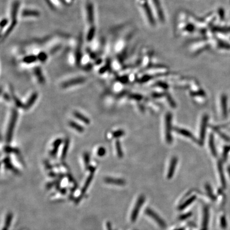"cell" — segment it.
I'll list each match as a JSON object with an SVG mask.
<instances>
[{
  "instance_id": "6da1fadb",
  "label": "cell",
  "mask_w": 230,
  "mask_h": 230,
  "mask_svg": "<svg viewBox=\"0 0 230 230\" xmlns=\"http://www.w3.org/2000/svg\"><path fill=\"white\" fill-rule=\"evenodd\" d=\"M157 21L160 23H166V15L161 0H149Z\"/></svg>"
},
{
  "instance_id": "7a4b0ae2",
  "label": "cell",
  "mask_w": 230,
  "mask_h": 230,
  "mask_svg": "<svg viewBox=\"0 0 230 230\" xmlns=\"http://www.w3.org/2000/svg\"><path fill=\"white\" fill-rule=\"evenodd\" d=\"M18 117V113L17 110L15 109L12 110L10 119L9 121V124L8 125V129L6 133V137H5L6 142L8 143H10L11 142Z\"/></svg>"
},
{
  "instance_id": "3957f363",
  "label": "cell",
  "mask_w": 230,
  "mask_h": 230,
  "mask_svg": "<svg viewBox=\"0 0 230 230\" xmlns=\"http://www.w3.org/2000/svg\"><path fill=\"white\" fill-rule=\"evenodd\" d=\"M144 200H145V198H144V196L142 195H140L137 199L136 205L134 208V209L131 215V219L132 222H134L136 221L137 216L139 215L140 209L141 207L142 206V205L144 203Z\"/></svg>"
},
{
  "instance_id": "277c9868",
  "label": "cell",
  "mask_w": 230,
  "mask_h": 230,
  "mask_svg": "<svg viewBox=\"0 0 230 230\" xmlns=\"http://www.w3.org/2000/svg\"><path fill=\"white\" fill-rule=\"evenodd\" d=\"M145 214L148 215L149 216H150L152 219H153L158 224L160 227L164 229L166 227V224L164 222V220L161 219L158 215L154 211H152L151 209L147 208L145 210Z\"/></svg>"
},
{
  "instance_id": "5b68a950",
  "label": "cell",
  "mask_w": 230,
  "mask_h": 230,
  "mask_svg": "<svg viewBox=\"0 0 230 230\" xmlns=\"http://www.w3.org/2000/svg\"><path fill=\"white\" fill-rule=\"evenodd\" d=\"M166 136L168 143H171L172 141L171 136V122H172V115L168 113L166 116Z\"/></svg>"
},
{
  "instance_id": "8992f818",
  "label": "cell",
  "mask_w": 230,
  "mask_h": 230,
  "mask_svg": "<svg viewBox=\"0 0 230 230\" xmlns=\"http://www.w3.org/2000/svg\"><path fill=\"white\" fill-rule=\"evenodd\" d=\"M86 82V78L83 77H79L77 78H73L67 81L66 82H63L61 84L63 88H68L71 86H74L75 85H78L80 84H83Z\"/></svg>"
},
{
  "instance_id": "52a82bcc",
  "label": "cell",
  "mask_w": 230,
  "mask_h": 230,
  "mask_svg": "<svg viewBox=\"0 0 230 230\" xmlns=\"http://www.w3.org/2000/svg\"><path fill=\"white\" fill-rule=\"evenodd\" d=\"M209 209L208 207L205 206L203 208V223L201 230H207L208 224L209 221Z\"/></svg>"
},
{
  "instance_id": "ba28073f",
  "label": "cell",
  "mask_w": 230,
  "mask_h": 230,
  "mask_svg": "<svg viewBox=\"0 0 230 230\" xmlns=\"http://www.w3.org/2000/svg\"><path fill=\"white\" fill-rule=\"evenodd\" d=\"M177 163V158L175 157H173V158L171 160V164H170V166H169V168L168 172V179H171L173 177V176L174 175V172H175V170L176 166Z\"/></svg>"
},
{
  "instance_id": "9c48e42d",
  "label": "cell",
  "mask_w": 230,
  "mask_h": 230,
  "mask_svg": "<svg viewBox=\"0 0 230 230\" xmlns=\"http://www.w3.org/2000/svg\"><path fill=\"white\" fill-rule=\"evenodd\" d=\"M207 121H208V116H204L203 117L201 125V129H200V136L201 138L200 141L203 142L204 137L205 136V133H206V126H207Z\"/></svg>"
},
{
  "instance_id": "30bf717a",
  "label": "cell",
  "mask_w": 230,
  "mask_h": 230,
  "mask_svg": "<svg viewBox=\"0 0 230 230\" xmlns=\"http://www.w3.org/2000/svg\"><path fill=\"white\" fill-rule=\"evenodd\" d=\"M38 98V93L36 92H34L32 94L31 97L29 98L27 101L25 105H24L23 108L25 109H28L31 107L32 105H34L35 101H36L37 99Z\"/></svg>"
},
{
  "instance_id": "8fae6325",
  "label": "cell",
  "mask_w": 230,
  "mask_h": 230,
  "mask_svg": "<svg viewBox=\"0 0 230 230\" xmlns=\"http://www.w3.org/2000/svg\"><path fill=\"white\" fill-rule=\"evenodd\" d=\"M73 115L74 116V117L76 118H77L79 121H81L83 123H85L86 125H89L90 124V120L89 118L84 116L83 114L78 112V111H74L73 113Z\"/></svg>"
},
{
  "instance_id": "7c38bea8",
  "label": "cell",
  "mask_w": 230,
  "mask_h": 230,
  "mask_svg": "<svg viewBox=\"0 0 230 230\" xmlns=\"http://www.w3.org/2000/svg\"><path fill=\"white\" fill-rule=\"evenodd\" d=\"M63 140L61 139H58L53 143V149L50 152V155L52 156H55L56 155L57 153L58 152L59 148L60 145L62 144Z\"/></svg>"
},
{
  "instance_id": "4fadbf2b",
  "label": "cell",
  "mask_w": 230,
  "mask_h": 230,
  "mask_svg": "<svg viewBox=\"0 0 230 230\" xmlns=\"http://www.w3.org/2000/svg\"><path fill=\"white\" fill-rule=\"evenodd\" d=\"M34 71L35 75L38 79L39 83L41 84H44L45 82V80L43 76V75L41 68L39 67H36L34 69Z\"/></svg>"
},
{
  "instance_id": "5bb4252c",
  "label": "cell",
  "mask_w": 230,
  "mask_h": 230,
  "mask_svg": "<svg viewBox=\"0 0 230 230\" xmlns=\"http://www.w3.org/2000/svg\"><path fill=\"white\" fill-rule=\"evenodd\" d=\"M69 145H70V140L69 139L67 138L64 142V144H63L62 153H61V159H65L67 152L68 151V149H69Z\"/></svg>"
},
{
  "instance_id": "9a60e30c",
  "label": "cell",
  "mask_w": 230,
  "mask_h": 230,
  "mask_svg": "<svg viewBox=\"0 0 230 230\" xmlns=\"http://www.w3.org/2000/svg\"><path fill=\"white\" fill-rule=\"evenodd\" d=\"M23 13V17H24V18H26L27 16L29 17V15L30 16H34V17H38L39 16V12L35 10H28V9H26L25 10H23V11L22 12Z\"/></svg>"
},
{
  "instance_id": "2e32d148",
  "label": "cell",
  "mask_w": 230,
  "mask_h": 230,
  "mask_svg": "<svg viewBox=\"0 0 230 230\" xmlns=\"http://www.w3.org/2000/svg\"><path fill=\"white\" fill-rule=\"evenodd\" d=\"M69 125L71 127L74 129L76 131L79 133H83L84 131V127L81 125H79L76 122L74 121H70L69 122Z\"/></svg>"
},
{
  "instance_id": "e0dca14e",
  "label": "cell",
  "mask_w": 230,
  "mask_h": 230,
  "mask_svg": "<svg viewBox=\"0 0 230 230\" xmlns=\"http://www.w3.org/2000/svg\"><path fill=\"white\" fill-rule=\"evenodd\" d=\"M176 131L179 133H180L181 134L183 135L184 136L188 137L189 138H190L191 139L193 140L194 141H195L196 142H198L197 141H195V137H193V135L191 134V133L189 132L188 131H187L185 129H176Z\"/></svg>"
},
{
  "instance_id": "ac0fdd59",
  "label": "cell",
  "mask_w": 230,
  "mask_h": 230,
  "mask_svg": "<svg viewBox=\"0 0 230 230\" xmlns=\"http://www.w3.org/2000/svg\"><path fill=\"white\" fill-rule=\"evenodd\" d=\"M195 199H196V197L195 196V195L191 197L189 199H187V201H185L183 203H182V204L179 206V209L180 210V211L183 210L185 208H187V206H189L191 203H193V202L195 200Z\"/></svg>"
},
{
  "instance_id": "d6986e66",
  "label": "cell",
  "mask_w": 230,
  "mask_h": 230,
  "mask_svg": "<svg viewBox=\"0 0 230 230\" xmlns=\"http://www.w3.org/2000/svg\"><path fill=\"white\" fill-rule=\"evenodd\" d=\"M218 168H219V173L220 178H221V180L223 187L225 188V187H226V182H225V177H224V175L222 165L221 164V163H220V162L219 163Z\"/></svg>"
},
{
  "instance_id": "ffe728a7",
  "label": "cell",
  "mask_w": 230,
  "mask_h": 230,
  "mask_svg": "<svg viewBox=\"0 0 230 230\" xmlns=\"http://www.w3.org/2000/svg\"><path fill=\"white\" fill-rule=\"evenodd\" d=\"M221 103L222 107L223 115L224 117L227 116V98L225 95H223L221 98Z\"/></svg>"
},
{
  "instance_id": "44dd1931",
  "label": "cell",
  "mask_w": 230,
  "mask_h": 230,
  "mask_svg": "<svg viewBox=\"0 0 230 230\" xmlns=\"http://www.w3.org/2000/svg\"><path fill=\"white\" fill-rule=\"evenodd\" d=\"M106 182L109 183L113 184L118 185H124L125 184V181L121 179H115L112 178H107Z\"/></svg>"
},
{
  "instance_id": "7402d4cb",
  "label": "cell",
  "mask_w": 230,
  "mask_h": 230,
  "mask_svg": "<svg viewBox=\"0 0 230 230\" xmlns=\"http://www.w3.org/2000/svg\"><path fill=\"white\" fill-rule=\"evenodd\" d=\"M209 147L211 149V152L212 153L213 156H216L217 155L216 149L215 147L214 141V137L213 135H211L209 140Z\"/></svg>"
},
{
  "instance_id": "603a6c76",
  "label": "cell",
  "mask_w": 230,
  "mask_h": 230,
  "mask_svg": "<svg viewBox=\"0 0 230 230\" xmlns=\"http://www.w3.org/2000/svg\"><path fill=\"white\" fill-rule=\"evenodd\" d=\"M37 59V57L34 55H31L25 57L23 59V61L26 63H31L35 62Z\"/></svg>"
},
{
  "instance_id": "cb8c5ba5",
  "label": "cell",
  "mask_w": 230,
  "mask_h": 230,
  "mask_svg": "<svg viewBox=\"0 0 230 230\" xmlns=\"http://www.w3.org/2000/svg\"><path fill=\"white\" fill-rule=\"evenodd\" d=\"M206 189L207 193H208V195H209V197H210V198H211V200H215L216 199V197H215V196L214 195V194L213 193L211 188V187L210 186L209 184H206Z\"/></svg>"
},
{
  "instance_id": "d4e9b609",
  "label": "cell",
  "mask_w": 230,
  "mask_h": 230,
  "mask_svg": "<svg viewBox=\"0 0 230 230\" xmlns=\"http://www.w3.org/2000/svg\"><path fill=\"white\" fill-rule=\"evenodd\" d=\"M115 145H116V148L117 155H118V156L119 157L121 158L123 157V152H122V150H121L120 142L118 140L116 141Z\"/></svg>"
},
{
  "instance_id": "484cf974",
  "label": "cell",
  "mask_w": 230,
  "mask_h": 230,
  "mask_svg": "<svg viewBox=\"0 0 230 230\" xmlns=\"http://www.w3.org/2000/svg\"><path fill=\"white\" fill-rule=\"evenodd\" d=\"M220 223H221V227L223 229H225L227 227V222H226V219L225 216H223L221 217Z\"/></svg>"
},
{
  "instance_id": "4316f807",
  "label": "cell",
  "mask_w": 230,
  "mask_h": 230,
  "mask_svg": "<svg viewBox=\"0 0 230 230\" xmlns=\"http://www.w3.org/2000/svg\"><path fill=\"white\" fill-rule=\"evenodd\" d=\"M83 157H84V160L85 164L86 165V166H88L90 161V154L88 152H85L84 153Z\"/></svg>"
},
{
  "instance_id": "83f0119b",
  "label": "cell",
  "mask_w": 230,
  "mask_h": 230,
  "mask_svg": "<svg viewBox=\"0 0 230 230\" xmlns=\"http://www.w3.org/2000/svg\"><path fill=\"white\" fill-rule=\"evenodd\" d=\"M105 153H106V150L105 148L101 147L98 149V151H97V155L98 156H100V157L105 156Z\"/></svg>"
},
{
  "instance_id": "f1b7e54d",
  "label": "cell",
  "mask_w": 230,
  "mask_h": 230,
  "mask_svg": "<svg viewBox=\"0 0 230 230\" xmlns=\"http://www.w3.org/2000/svg\"><path fill=\"white\" fill-rule=\"evenodd\" d=\"M124 133L123 131L118 130V131L114 132L113 133V137H121V136H122L123 135H124Z\"/></svg>"
},
{
  "instance_id": "f546056e",
  "label": "cell",
  "mask_w": 230,
  "mask_h": 230,
  "mask_svg": "<svg viewBox=\"0 0 230 230\" xmlns=\"http://www.w3.org/2000/svg\"><path fill=\"white\" fill-rule=\"evenodd\" d=\"M14 100L15 102L16 105L18 106V107H19V108H23L24 107V105L21 102V101H20L18 98L15 97Z\"/></svg>"
},
{
  "instance_id": "4dcf8cb0",
  "label": "cell",
  "mask_w": 230,
  "mask_h": 230,
  "mask_svg": "<svg viewBox=\"0 0 230 230\" xmlns=\"http://www.w3.org/2000/svg\"><path fill=\"white\" fill-rule=\"evenodd\" d=\"M192 215V214L191 213H187L185 214L182 215L180 216L179 219L181 220H183V219H187L189 217H190Z\"/></svg>"
},
{
  "instance_id": "1f68e13d",
  "label": "cell",
  "mask_w": 230,
  "mask_h": 230,
  "mask_svg": "<svg viewBox=\"0 0 230 230\" xmlns=\"http://www.w3.org/2000/svg\"><path fill=\"white\" fill-rule=\"evenodd\" d=\"M230 147H226L225 148L224 151V153H223V157H224V160H225V159H226V157H227V153H228L229 151H230Z\"/></svg>"
},
{
  "instance_id": "d6a6232c",
  "label": "cell",
  "mask_w": 230,
  "mask_h": 230,
  "mask_svg": "<svg viewBox=\"0 0 230 230\" xmlns=\"http://www.w3.org/2000/svg\"><path fill=\"white\" fill-rule=\"evenodd\" d=\"M137 1L139 2V4H141V3H144V2L147 1H148V0H137Z\"/></svg>"
},
{
  "instance_id": "836d02e7",
  "label": "cell",
  "mask_w": 230,
  "mask_h": 230,
  "mask_svg": "<svg viewBox=\"0 0 230 230\" xmlns=\"http://www.w3.org/2000/svg\"><path fill=\"white\" fill-rule=\"evenodd\" d=\"M185 230V229L184 228H181V229H176V230Z\"/></svg>"
},
{
  "instance_id": "e575fe53",
  "label": "cell",
  "mask_w": 230,
  "mask_h": 230,
  "mask_svg": "<svg viewBox=\"0 0 230 230\" xmlns=\"http://www.w3.org/2000/svg\"><path fill=\"white\" fill-rule=\"evenodd\" d=\"M228 172H229V175H230V166L228 168Z\"/></svg>"
}]
</instances>
